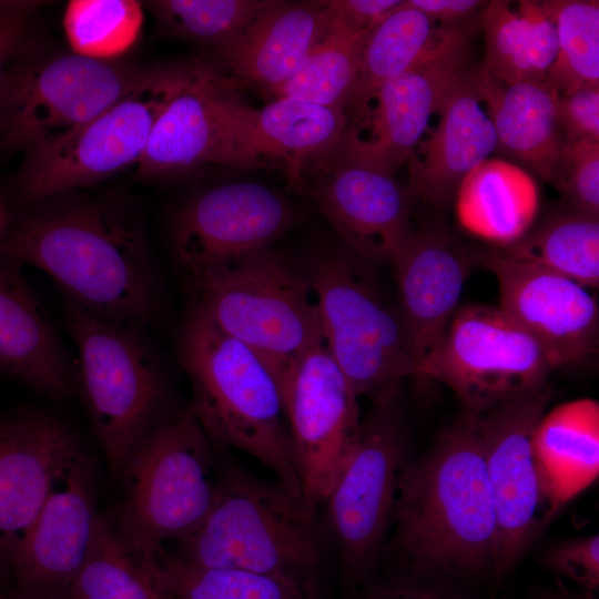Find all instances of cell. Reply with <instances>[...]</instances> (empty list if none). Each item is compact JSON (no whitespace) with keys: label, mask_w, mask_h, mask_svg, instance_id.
I'll list each match as a JSON object with an SVG mask.
<instances>
[{"label":"cell","mask_w":599,"mask_h":599,"mask_svg":"<svg viewBox=\"0 0 599 599\" xmlns=\"http://www.w3.org/2000/svg\"><path fill=\"white\" fill-rule=\"evenodd\" d=\"M23 217L0 254L48 274L64 300L101 319L143 329L161 295L143 227L124 205L71 197Z\"/></svg>","instance_id":"obj_1"},{"label":"cell","mask_w":599,"mask_h":599,"mask_svg":"<svg viewBox=\"0 0 599 599\" xmlns=\"http://www.w3.org/2000/svg\"><path fill=\"white\" fill-rule=\"evenodd\" d=\"M392 545L409 571L461 581L491 571L497 524L480 415L464 410L404 468Z\"/></svg>","instance_id":"obj_2"},{"label":"cell","mask_w":599,"mask_h":599,"mask_svg":"<svg viewBox=\"0 0 599 599\" xmlns=\"http://www.w3.org/2000/svg\"><path fill=\"white\" fill-rule=\"evenodd\" d=\"M177 354L191 384L187 407L210 440L248 454L303 499L273 366L219 328L194 303L180 328Z\"/></svg>","instance_id":"obj_3"},{"label":"cell","mask_w":599,"mask_h":599,"mask_svg":"<svg viewBox=\"0 0 599 599\" xmlns=\"http://www.w3.org/2000/svg\"><path fill=\"white\" fill-rule=\"evenodd\" d=\"M175 556L195 566L284 579L311 598L318 562L314 516L278 481L229 467L217 476L210 511L179 541Z\"/></svg>","instance_id":"obj_4"},{"label":"cell","mask_w":599,"mask_h":599,"mask_svg":"<svg viewBox=\"0 0 599 599\" xmlns=\"http://www.w3.org/2000/svg\"><path fill=\"white\" fill-rule=\"evenodd\" d=\"M203 58L148 67L121 99L74 130L24 152L14 177L23 203L91 187L143 156L170 102L191 81Z\"/></svg>","instance_id":"obj_5"},{"label":"cell","mask_w":599,"mask_h":599,"mask_svg":"<svg viewBox=\"0 0 599 599\" xmlns=\"http://www.w3.org/2000/svg\"><path fill=\"white\" fill-rule=\"evenodd\" d=\"M121 473L124 498L116 527L146 559L162 551L164 542L193 532L217 488L211 440L189 407L154 426L131 450Z\"/></svg>","instance_id":"obj_6"},{"label":"cell","mask_w":599,"mask_h":599,"mask_svg":"<svg viewBox=\"0 0 599 599\" xmlns=\"http://www.w3.org/2000/svg\"><path fill=\"white\" fill-rule=\"evenodd\" d=\"M196 304L223 332L252 347L280 374L323 342L303 268L270 246L187 282Z\"/></svg>","instance_id":"obj_7"},{"label":"cell","mask_w":599,"mask_h":599,"mask_svg":"<svg viewBox=\"0 0 599 599\" xmlns=\"http://www.w3.org/2000/svg\"><path fill=\"white\" fill-rule=\"evenodd\" d=\"M372 263L351 250L327 248L303 268L323 341L356 395L373 400L414 376L397 306L388 301Z\"/></svg>","instance_id":"obj_8"},{"label":"cell","mask_w":599,"mask_h":599,"mask_svg":"<svg viewBox=\"0 0 599 599\" xmlns=\"http://www.w3.org/2000/svg\"><path fill=\"white\" fill-rule=\"evenodd\" d=\"M93 434L112 474L156 425L163 384L141 328L95 317L64 300Z\"/></svg>","instance_id":"obj_9"},{"label":"cell","mask_w":599,"mask_h":599,"mask_svg":"<svg viewBox=\"0 0 599 599\" xmlns=\"http://www.w3.org/2000/svg\"><path fill=\"white\" fill-rule=\"evenodd\" d=\"M20 55L0 77L4 152L24 153L90 121L126 94L148 69L73 52L41 60Z\"/></svg>","instance_id":"obj_10"},{"label":"cell","mask_w":599,"mask_h":599,"mask_svg":"<svg viewBox=\"0 0 599 599\" xmlns=\"http://www.w3.org/2000/svg\"><path fill=\"white\" fill-rule=\"evenodd\" d=\"M408 435L400 386L373 400L349 463L325 505L345 576L353 582L380 558L392 525Z\"/></svg>","instance_id":"obj_11"},{"label":"cell","mask_w":599,"mask_h":599,"mask_svg":"<svg viewBox=\"0 0 599 599\" xmlns=\"http://www.w3.org/2000/svg\"><path fill=\"white\" fill-rule=\"evenodd\" d=\"M555 370L537 341L499 306L467 304L415 376L445 384L465 412L481 415L548 384Z\"/></svg>","instance_id":"obj_12"},{"label":"cell","mask_w":599,"mask_h":599,"mask_svg":"<svg viewBox=\"0 0 599 599\" xmlns=\"http://www.w3.org/2000/svg\"><path fill=\"white\" fill-rule=\"evenodd\" d=\"M550 384L502 402L480 415L493 494L497 546L493 575H507L537 542L561 507L535 451L536 427L547 412Z\"/></svg>","instance_id":"obj_13"},{"label":"cell","mask_w":599,"mask_h":599,"mask_svg":"<svg viewBox=\"0 0 599 599\" xmlns=\"http://www.w3.org/2000/svg\"><path fill=\"white\" fill-rule=\"evenodd\" d=\"M303 500L315 516L351 460L361 419L357 398L324 341L280 374Z\"/></svg>","instance_id":"obj_14"},{"label":"cell","mask_w":599,"mask_h":599,"mask_svg":"<svg viewBox=\"0 0 599 599\" xmlns=\"http://www.w3.org/2000/svg\"><path fill=\"white\" fill-rule=\"evenodd\" d=\"M471 31L463 23L445 26L438 40L408 70L379 88L366 113L346 124L336 151L395 176L448 90L469 67Z\"/></svg>","instance_id":"obj_15"},{"label":"cell","mask_w":599,"mask_h":599,"mask_svg":"<svg viewBox=\"0 0 599 599\" xmlns=\"http://www.w3.org/2000/svg\"><path fill=\"white\" fill-rule=\"evenodd\" d=\"M282 195L256 182H232L197 194L175 214L171 247L186 282L268 247L294 223Z\"/></svg>","instance_id":"obj_16"},{"label":"cell","mask_w":599,"mask_h":599,"mask_svg":"<svg viewBox=\"0 0 599 599\" xmlns=\"http://www.w3.org/2000/svg\"><path fill=\"white\" fill-rule=\"evenodd\" d=\"M473 256L475 266L496 276L499 307L537 341L556 369L597 354L599 308L587 287L497 247L473 250Z\"/></svg>","instance_id":"obj_17"},{"label":"cell","mask_w":599,"mask_h":599,"mask_svg":"<svg viewBox=\"0 0 599 599\" xmlns=\"http://www.w3.org/2000/svg\"><path fill=\"white\" fill-rule=\"evenodd\" d=\"M302 191L347 248L369 263L393 266L414 232L412 199L395 176L351 161L336 148L305 167Z\"/></svg>","instance_id":"obj_18"},{"label":"cell","mask_w":599,"mask_h":599,"mask_svg":"<svg viewBox=\"0 0 599 599\" xmlns=\"http://www.w3.org/2000/svg\"><path fill=\"white\" fill-rule=\"evenodd\" d=\"M241 83L203 58L191 81L159 118L136 164L141 180L176 177L207 164H236Z\"/></svg>","instance_id":"obj_19"},{"label":"cell","mask_w":599,"mask_h":599,"mask_svg":"<svg viewBox=\"0 0 599 599\" xmlns=\"http://www.w3.org/2000/svg\"><path fill=\"white\" fill-rule=\"evenodd\" d=\"M91 458L82 450L58 476L9 566L11 590L63 599L80 570L99 512Z\"/></svg>","instance_id":"obj_20"},{"label":"cell","mask_w":599,"mask_h":599,"mask_svg":"<svg viewBox=\"0 0 599 599\" xmlns=\"http://www.w3.org/2000/svg\"><path fill=\"white\" fill-rule=\"evenodd\" d=\"M81 451L73 429L52 414L0 423V559L8 573L54 481Z\"/></svg>","instance_id":"obj_21"},{"label":"cell","mask_w":599,"mask_h":599,"mask_svg":"<svg viewBox=\"0 0 599 599\" xmlns=\"http://www.w3.org/2000/svg\"><path fill=\"white\" fill-rule=\"evenodd\" d=\"M398 313L408 354L417 368L435 352L459 308L475 266L473 250L437 227L415 230L393 264Z\"/></svg>","instance_id":"obj_22"},{"label":"cell","mask_w":599,"mask_h":599,"mask_svg":"<svg viewBox=\"0 0 599 599\" xmlns=\"http://www.w3.org/2000/svg\"><path fill=\"white\" fill-rule=\"evenodd\" d=\"M477 74L478 67L469 65L453 84L437 110V125L416 144L406 161L409 197L438 211L456 196L463 179L497 149Z\"/></svg>","instance_id":"obj_23"},{"label":"cell","mask_w":599,"mask_h":599,"mask_svg":"<svg viewBox=\"0 0 599 599\" xmlns=\"http://www.w3.org/2000/svg\"><path fill=\"white\" fill-rule=\"evenodd\" d=\"M346 112L294 98H277L262 109L246 102L236 119L237 169L283 170L292 187L313 161L338 145Z\"/></svg>","instance_id":"obj_24"},{"label":"cell","mask_w":599,"mask_h":599,"mask_svg":"<svg viewBox=\"0 0 599 599\" xmlns=\"http://www.w3.org/2000/svg\"><path fill=\"white\" fill-rule=\"evenodd\" d=\"M333 19L325 1L274 3L234 39L214 50L232 79L271 93L291 79Z\"/></svg>","instance_id":"obj_25"},{"label":"cell","mask_w":599,"mask_h":599,"mask_svg":"<svg viewBox=\"0 0 599 599\" xmlns=\"http://www.w3.org/2000/svg\"><path fill=\"white\" fill-rule=\"evenodd\" d=\"M477 84L495 129L497 149L557 189L568 150L558 121V90L547 80L506 84L481 65Z\"/></svg>","instance_id":"obj_26"},{"label":"cell","mask_w":599,"mask_h":599,"mask_svg":"<svg viewBox=\"0 0 599 599\" xmlns=\"http://www.w3.org/2000/svg\"><path fill=\"white\" fill-rule=\"evenodd\" d=\"M0 264V370L54 399L70 390L71 370L62 345L20 264Z\"/></svg>","instance_id":"obj_27"},{"label":"cell","mask_w":599,"mask_h":599,"mask_svg":"<svg viewBox=\"0 0 599 599\" xmlns=\"http://www.w3.org/2000/svg\"><path fill=\"white\" fill-rule=\"evenodd\" d=\"M539 209L535 180L501 159H486L461 181L456 193L460 225L471 234L508 245L532 226Z\"/></svg>","instance_id":"obj_28"},{"label":"cell","mask_w":599,"mask_h":599,"mask_svg":"<svg viewBox=\"0 0 599 599\" xmlns=\"http://www.w3.org/2000/svg\"><path fill=\"white\" fill-rule=\"evenodd\" d=\"M486 54L481 68L496 80L514 84L546 81L557 55L556 27L538 1L494 0L481 14Z\"/></svg>","instance_id":"obj_29"},{"label":"cell","mask_w":599,"mask_h":599,"mask_svg":"<svg viewBox=\"0 0 599 599\" xmlns=\"http://www.w3.org/2000/svg\"><path fill=\"white\" fill-rule=\"evenodd\" d=\"M535 451L562 508L599 475V403L580 398L555 406L539 420Z\"/></svg>","instance_id":"obj_30"},{"label":"cell","mask_w":599,"mask_h":599,"mask_svg":"<svg viewBox=\"0 0 599 599\" xmlns=\"http://www.w3.org/2000/svg\"><path fill=\"white\" fill-rule=\"evenodd\" d=\"M444 27L402 1L370 29L363 42L355 87L345 110L347 123L361 119L379 88L408 70L438 40Z\"/></svg>","instance_id":"obj_31"},{"label":"cell","mask_w":599,"mask_h":599,"mask_svg":"<svg viewBox=\"0 0 599 599\" xmlns=\"http://www.w3.org/2000/svg\"><path fill=\"white\" fill-rule=\"evenodd\" d=\"M63 599H167L150 560L98 515L87 557Z\"/></svg>","instance_id":"obj_32"},{"label":"cell","mask_w":599,"mask_h":599,"mask_svg":"<svg viewBox=\"0 0 599 599\" xmlns=\"http://www.w3.org/2000/svg\"><path fill=\"white\" fill-rule=\"evenodd\" d=\"M497 248L585 287L599 286V219L572 209L547 217L519 240Z\"/></svg>","instance_id":"obj_33"},{"label":"cell","mask_w":599,"mask_h":599,"mask_svg":"<svg viewBox=\"0 0 599 599\" xmlns=\"http://www.w3.org/2000/svg\"><path fill=\"white\" fill-rule=\"evenodd\" d=\"M333 11V10H332ZM359 30L333 11V19L297 72L271 94L344 111L353 93L363 42Z\"/></svg>","instance_id":"obj_34"},{"label":"cell","mask_w":599,"mask_h":599,"mask_svg":"<svg viewBox=\"0 0 599 599\" xmlns=\"http://www.w3.org/2000/svg\"><path fill=\"white\" fill-rule=\"evenodd\" d=\"M149 560L167 599H309L300 587L284 579L195 566L164 549Z\"/></svg>","instance_id":"obj_35"},{"label":"cell","mask_w":599,"mask_h":599,"mask_svg":"<svg viewBox=\"0 0 599 599\" xmlns=\"http://www.w3.org/2000/svg\"><path fill=\"white\" fill-rule=\"evenodd\" d=\"M275 0H152L144 2L158 31L216 50L246 29Z\"/></svg>","instance_id":"obj_36"},{"label":"cell","mask_w":599,"mask_h":599,"mask_svg":"<svg viewBox=\"0 0 599 599\" xmlns=\"http://www.w3.org/2000/svg\"><path fill=\"white\" fill-rule=\"evenodd\" d=\"M556 27L557 55L547 81L560 93L599 84V2L541 1Z\"/></svg>","instance_id":"obj_37"},{"label":"cell","mask_w":599,"mask_h":599,"mask_svg":"<svg viewBox=\"0 0 599 599\" xmlns=\"http://www.w3.org/2000/svg\"><path fill=\"white\" fill-rule=\"evenodd\" d=\"M143 23V4L134 0H72L63 28L73 53L115 60L136 41Z\"/></svg>","instance_id":"obj_38"},{"label":"cell","mask_w":599,"mask_h":599,"mask_svg":"<svg viewBox=\"0 0 599 599\" xmlns=\"http://www.w3.org/2000/svg\"><path fill=\"white\" fill-rule=\"evenodd\" d=\"M540 560L545 568L593 595L599 588L598 534L561 538L542 548Z\"/></svg>","instance_id":"obj_39"},{"label":"cell","mask_w":599,"mask_h":599,"mask_svg":"<svg viewBox=\"0 0 599 599\" xmlns=\"http://www.w3.org/2000/svg\"><path fill=\"white\" fill-rule=\"evenodd\" d=\"M557 190L570 209L599 219V142L580 141L568 146Z\"/></svg>","instance_id":"obj_40"},{"label":"cell","mask_w":599,"mask_h":599,"mask_svg":"<svg viewBox=\"0 0 599 599\" xmlns=\"http://www.w3.org/2000/svg\"><path fill=\"white\" fill-rule=\"evenodd\" d=\"M557 114L568 146L580 141L599 142V84L560 93Z\"/></svg>","instance_id":"obj_41"},{"label":"cell","mask_w":599,"mask_h":599,"mask_svg":"<svg viewBox=\"0 0 599 599\" xmlns=\"http://www.w3.org/2000/svg\"><path fill=\"white\" fill-rule=\"evenodd\" d=\"M363 599H474L460 581L409 571L378 585Z\"/></svg>","instance_id":"obj_42"},{"label":"cell","mask_w":599,"mask_h":599,"mask_svg":"<svg viewBox=\"0 0 599 599\" xmlns=\"http://www.w3.org/2000/svg\"><path fill=\"white\" fill-rule=\"evenodd\" d=\"M325 3L343 20L359 30H370L384 20L400 0H327Z\"/></svg>","instance_id":"obj_43"},{"label":"cell","mask_w":599,"mask_h":599,"mask_svg":"<svg viewBox=\"0 0 599 599\" xmlns=\"http://www.w3.org/2000/svg\"><path fill=\"white\" fill-rule=\"evenodd\" d=\"M406 3L443 26L461 24L486 1L478 0H405Z\"/></svg>","instance_id":"obj_44"},{"label":"cell","mask_w":599,"mask_h":599,"mask_svg":"<svg viewBox=\"0 0 599 599\" xmlns=\"http://www.w3.org/2000/svg\"><path fill=\"white\" fill-rule=\"evenodd\" d=\"M31 16H0V77L24 49Z\"/></svg>","instance_id":"obj_45"},{"label":"cell","mask_w":599,"mask_h":599,"mask_svg":"<svg viewBox=\"0 0 599 599\" xmlns=\"http://www.w3.org/2000/svg\"><path fill=\"white\" fill-rule=\"evenodd\" d=\"M534 599H595L591 593H583L581 596H572L560 591L540 590Z\"/></svg>","instance_id":"obj_46"},{"label":"cell","mask_w":599,"mask_h":599,"mask_svg":"<svg viewBox=\"0 0 599 599\" xmlns=\"http://www.w3.org/2000/svg\"><path fill=\"white\" fill-rule=\"evenodd\" d=\"M8 590H10L9 573L6 566L0 559V596L7 592Z\"/></svg>","instance_id":"obj_47"},{"label":"cell","mask_w":599,"mask_h":599,"mask_svg":"<svg viewBox=\"0 0 599 599\" xmlns=\"http://www.w3.org/2000/svg\"><path fill=\"white\" fill-rule=\"evenodd\" d=\"M0 599H27L16 595L11 589L0 596Z\"/></svg>","instance_id":"obj_48"},{"label":"cell","mask_w":599,"mask_h":599,"mask_svg":"<svg viewBox=\"0 0 599 599\" xmlns=\"http://www.w3.org/2000/svg\"><path fill=\"white\" fill-rule=\"evenodd\" d=\"M1 229H2V215H1V211H0V234H1Z\"/></svg>","instance_id":"obj_49"}]
</instances>
